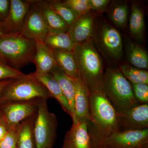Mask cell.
Masks as SVG:
<instances>
[{"instance_id":"cell-1","label":"cell","mask_w":148,"mask_h":148,"mask_svg":"<svg viewBox=\"0 0 148 148\" xmlns=\"http://www.w3.org/2000/svg\"><path fill=\"white\" fill-rule=\"evenodd\" d=\"M86 125L92 148H106L109 138L119 131L116 111L102 90L90 94Z\"/></svg>"},{"instance_id":"cell-2","label":"cell","mask_w":148,"mask_h":148,"mask_svg":"<svg viewBox=\"0 0 148 148\" xmlns=\"http://www.w3.org/2000/svg\"><path fill=\"white\" fill-rule=\"evenodd\" d=\"M73 53L80 79L89 94L102 90L103 60L92 40L76 45Z\"/></svg>"},{"instance_id":"cell-3","label":"cell","mask_w":148,"mask_h":148,"mask_svg":"<svg viewBox=\"0 0 148 148\" xmlns=\"http://www.w3.org/2000/svg\"><path fill=\"white\" fill-rule=\"evenodd\" d=\"M36 42L20 34H0V59L11 68L19 71L33 62Z\"/></svg>"},{"instance_id":"cell-4","label":"cell","mask_w":148,"mask_h":148,"mask_svg":"<svg viewBox=\"0 0 148 148\" xmlns=\"http://www.w3.org/2000/svg\"><path fill=\"white\" fill-rule=\"evenodd\" d=\"M102 90L116 112H121L139 105L130 83L119 68L110 67L104 71Z\"/></svg>"},{"instance_id":"cell-5","label":"cell","mask_w":148,"mask_h":148,"mask_svg":"<svg viewBox=\"0 0 148 148\" xmlns=\"http://www.w3.org/2000/svg\"><path fill=\"white\" fill-rule=\"evenodd\" d=\"M51 98L47 89L31 74L11 80L3 89L0 105L37 101Z\"/></svg>"},{"instance_id":"cell-6","label":"cell","mask_w":148,"mask_h":148,"mask_svg":"<svg viewBox=\"0 0 148 148\" xmlns=\"http://www.w3.org/2000/svg\"><path fill=\"white\" fill-rule=\"evenodd\" d=\"M92 40L106 59L115 62L121 59L123 46L121 35L104 18L100 17L95 21Z\"/></svg>"},{"instance_id":"cell-7","label":"cell","mask_w":148,"mask_h":148,"mask_svg":"<svg viewBox=\"0 0 148 148\" xmlns=\"http://www.w3.org/2000/svg\"><path fill=\"white\" fill-rule=\"evenodd\" d=\"M47 99L38 101L34 133L37 148H52L56 138L57 120L49 110Z\"/></svg>"},{"instance_id":"cell-8","label":"cell","mask_w":148,"mask_h":148,"mask_svg":"<svg viewBox=\"0 0 148 148\" xmlns=\"http://www.w3.org/2000/svg\"><path fill=\"white\" fill-rule=\"evenodd\" d=\"M45 21L37 1L33 0L19 34L35 41H42L48 33Z\"/></svg>"},{"instance_id":"cell-9","label":"cell","mask_w":148,"mask_h":148,"mask_svg":"<svg viewBox=\"0 0 148 148\" xmlns=\"http://www.w3.org/2000/svg\"><path fill=\"white\" fill-rule=\"evenodd\" d=\"M119 131L148 128V104H139L121 112H116Z\"/></svg>"},{"instance_id":"cell-10","label":"cell","mask_w":148,"mask_h":148,"mask_svg":"<svg viewBox=\"0 0 148 148\" xmlns=\"http://www.w3.org/2000/svg\"><path fill=\"white\" fill-rule=\"evenodd\" d=\"M38 101L0 105V114L9 128L17 126L22 121L36 112Z\"/></svg>"},{"instance_id":"cell-11","label":"cell","mask_w":148,"mask_h":148,"mask_svg":"<svg viewBox=\"0 0 148 148\" xmlns=\"http://www.w3.org/2000/svg\"><path fill=\"white\" fill-rule=\"evenodd\" d=\"M106 148H148V128L116 132L107 141Z\"/></svg>"},{"instance_id":"cell-12","label":"cell","mask_w":148,"mask_h":148,"mask_svg":"<svg viewBox=\"0 0 148 148\" xmlns=\"http://www.w3.org/2000/svg\"><path fill=\"white\" fill-rule=\"evenodd\" d=\"M33 0H10L8 14L3 21L8 33L19 34Z\"/></svg>"},{"instance_id":"cell-13","label":"cell","mask_w":148,"mask_h":148,"mask_svg":"<svg viewBox=\"0 0 148 148\" xmlns=\"http://www.w3.org/2000/svg\"><path fill=\"white\" fill-rule=\"evenodd\" d=\"M95 24L94 16L88 12L79 16L69 27L68 33L76 45L83 43L92 39Z\"/></svg>"},{"instance_id":"cell-14","label":"cell","mask_w":148,"mask_h":148,"mask_svg":"<svg viewBox=\"0 0 148 148\" xmlns=\"http://www.w3.org/2000/svg\"><path fill=\"white\" fill-rule=\"evenodd\" d=\"M73 121L71 127L65 135L63 148H92L86 121Z\"/></svg>"},{"instance_id":"cell-15","label":"cell","mask_w":148,"mask_h":148,"mask_svg":"<svg viewBox=\"0 0 148 148\" xmlns=\"http://www.w3.org/2000/svg\"><path fill=\"white\" fill-rule=\"evenodd\" d=\"M36 53L32 63L36 67L33 75L50 74L57 67L53 51L43 41H37Z\"/></svg>"},{"instance_id":"cell-16","label":"cell","mask_w":148,"mask_h":148,"mask_svg":"<svg viewBox=\"0 0 148 148\" xmlns=\"http://www.w3.org/2000/svg\"><path fill=\"white\" fill-rule=\"evenodd\" d=\"M75 88V115L73 121H86L89 114L90 94L80 79H73Z\"/></svg>"},{"instance_id":"cell-17","label":"cell","mask_w":148,"mask_h":148,"mask_svg":"<svg viewBox=\"0 0 148 148\" xmlns=\"http://www.w3.org/2000/svg\"><path fill=\"white\" fill-rule=\"evenodd\" d=\"M124 46L126 59L130 65L138 69H148V55L145 49L128 38H125Z\"/></svg>"},{"instance_id":"cell-18","label":"cell","mask_w":148,"mask_h":148,"mask_svg":"<svg viewBox=\"0 0 148 148\" xmlns=\"http://www.w3.org/2000/svg\"><path fill=\"white\" fill-rule=\"evenodd\" d=\"M36 114L37 112L18 125L16 148H37L34 133Z\"/></svg>"},{"instance_id":"cell-19","label":"cell","mask_w":148,"mask_h":148,"mask_svg":"<svg viewBox=\"0 0 148 148\" xmlns=\"http://www.w3.org/2000/svg\"><path fill=\"white\" fill-rule=\"evenodd\" d=\"M49 32H67L69 27L66 22L51 8L47 1H37Z\"/></svg>"},{"instance_id":"cell-20","label":"cell","mask_w":148,"mask_h":148,"mask_svg":"<svg viewBox=\"0 0 148 148\" xmlns=\"http://www.w3.org/2000/svg\"><path fill=\"white\" fill-rule=\"evenodd\" d=\"M31 75L44 85L51 96L58 101L64 110L71 116L72 113L68 101L63 93L61 87L56 80L51 74Z\"/></svg>"},{"instance_id":"cell-21","label":"cell","mask_w":148,"mask_h":148,"mask_svg":"<svg viewBox=\"0 0 148 148\" xmlns=\"http://www.w3.org/2000/svg\"><path fill=\"white\" fill-rule=\"evenodd\" d=\"M60 85L68 101L71 111V118L75 115V88L73 79L67 76L58 66L50 73Z\"/></svg>"},{"instance_id":"cell-22","label":"cell","mask_w":148,"mask_h":148,"mask_svg":"<svg viewBox=\"0 0 148 148\" xmlns=\"http://www.w3.org/2000/svg\"><path fill=\"white\" fill-rule=\"evenodd\" d=\"M129 30L133 38L142 41L145 31V21L143 10L137 3H133L129 19Z\"/></svg>"},{"instance_id":"cell-23","label":"cell","mask_w":148,"mask_h":148,"mask_svg":"<svg viewBox=\"0 0 148 148\" xmlns=\"http://www.w3.org/2000/svg\"><path fill=\"white\" fill-rule=\"evenodd\" d=\"M52 51L57 65L64 73L73 79H80L73 51Z\"/></svg>"},{"instance_id":"cell-24","label":"cell","mask_w":148,"mask_h":148,"mask_svg":"<svg viewBox=\"0 0 148 148\" xmlns=\"http://www.w3.org/2000/svg\"><path fill=\"white\" fill-rule=\"evenodd\" d=\"M42 41L52 50L73 51L76 45L68 32H48Z\"/></svg>"},{"instance_id":"cell-25","label":"cell","mask_w":148,"mask_h":148,"mask_svg":"<svg viewBox=\"0 0 148 148\" xmlns=\"http://www.w3.org/2000/svg\"><path fill=\"white\" fill-rule=\"evenodd\" d=\"M110 19L116 27L124 28L126 26L128 18V5L126 2L114 1L108 9Z\"/></svg>"},{"instance_id":"cell-26","label":"cell","mask_w":148,"mask_h":148,"mask_svg":"<svg viewBox=\"0 0 148 148\" xmlns=\"http://www.w3.org/2000/svg\"><path fill=\"white\" fill-rule=\"evenodd\" d=\"M119 69L130 83L148 84V72L147 70L138 69L125 64L120 65Z\"/></svg>"},{"instance_id":"cell-27","label":"cell","mask_w":148,"mask_h":148,"mask_svg":"<svg viewBox=\"0 0 148 148\" xmlns=\"http://www.w3.org/2000/svg\"><path fill=\"white\" fill-rule=\"evenodd\" d=\"M51 8L70 27L78 17L79 15L68 7L64 5L62 1L47 0Z\"/></svg>"},{"instance_id":"cell-28","label":"cell","mask_w":148,"mask_h":148,"mask_svg":"<svg viewBox=\"0 0 148 148\" xmlns=\"http://www.w3.org/2000/svg\"><path fill=\"white\" fill-rule=\"evenodd\" d=\"M62 2L79 16L90 12L89 0H65L62 1Z\"/></svg>"},{"instance_id":"cell-29","label":"cell","mask_w":148,"mask_h":148,"mask_svg":"<svg viewBox=\"0 0 148 148\" xmlns=\"http://www.w3.org/2000/svg\"><path fill=\"white\" fill-rule=\"evenodd\" d=\"M131 84L133 95L138 103L139 104H148V84L138 83Z\"/></svg>"},{"instance_id":"cell-30","label":"cell","mask_w":148,"mask_h":148,"mask_svg":"<svg viewBox=\"0 0 148 148\" xmlns=\"http://www.w3.org/2000/svg\"><path fill=\"white\" fill-rule=\"evenodd\" d=\"M25 75L20 71L11 68L0 59V81L14 79Z\"/></svg>"},{"instance_id":"cell-31","label":"cell","mask_w":148,"mask_h":148,"mask_svg":"<svg viewBox=\"0 0 148 148\" xmlns=\"http://www.w3.org/2000/svg\"><path fill=\"white\" fill-rule=\"evenodd\" d=\"M17 126L8 128L5 136L0 141V148H16Z\"/></svg>"},{"instance_id":"cell-32","label":"cell","mask_w":148,"mask_h":148,"mask_svg":"<svg viewBox=\"0 0 148 148\" xmlns=\"http://www.w3.org/2000/svg\"><path fill=\"white\" fill-rule=\"evenodd\" d=\"M110 2V0H89L90 10L99 12L107 10Z\"/></svg>"},{"instance_id":"cell-33","label":"cell","mask_w":148,"mask_h":148,"mask_svg":"<svg viewBox=\"0 0 148 148\" xmlns=\"http://www.w3.org/2000/svg\"><path fill=\"white\" fill-rule=\"evenodd\" d=\"M10 6L9 0H0V21H4L8 14Z\"/></svg>"},{"instance_id":"cell-34","label":"cell","mask_w":148,"mask_h":148,"mask_svg":"<svg viewBox=\"0 0 148 148\" xmlns=\"http://www.w3.org/2000/svg\"><path fill=\"white\" fill-rule=\"evenodd\" d=\"M9 127L0 114V141L5 136Z\"/></svg>"},{"instance_id":"cell-35","label":"cell","mask_w":148,"mask_h":148,"mask_svg":"<svg viewBox=\"0 0 148 148\" xmlns=\"http://www.w3.org/2000/svg\"><path fill=\"white\" fill-rule=\"evenodd\" d=\"M11 80V79L5 80L0 81V98H1V94L3 89L10 82Z\"/></svg>"},{"instance_id":"cell-36","label":"cell","mask_w":148,"mask_h":148,"mask_svg":"<svg viewBox=\"0 0 148 148\" xmlns=\"http://www.w3.org/2000/svg\"><path fill=\"white\" fill-rule=\"evenodd\" d=\"M5 33H8L7 32L6 30L4 27L3 23V21L1 22L0 21V34H5Z\"/></svg>"}]
</instances>
